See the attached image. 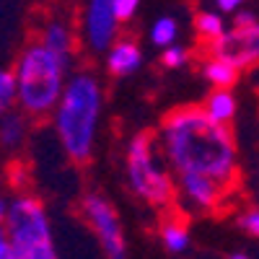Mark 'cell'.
Returning <instances> with one entry per match:
<instances>
[{
	"instance_id": "obj_1",
	"label": "cell",
	"mask_w": 259,
	"mask_h": 259,
	"mask_svg": "<svg viewBox=\"0 0 259 259\" xmlns=\"http://www.w3.org/2000/svg\"><path fill=\"white\" fill-rule=\"evenodd\" d=\"M161 158L177 177H205L226 189L239 179V145L233 130L212 122L202 106L184 104L171 109L153 130Z\"/></svg>"
},
{
	"instance_id": "obj_2",
	"label": "cell",
	"mask_w": 259,
	"mask_h": 259,
	"mask_svg": "<svg viewBox=\"0 0 259 259\" xmlns=\"http://www.w3.org/2000/svg\"><path fill=\"white\" fill-rule=\"evenodd\" d=\"M104 114V83L91 68H75L52 114V130L73 163H89L96 153Z\"/></svg>"
},
{
	"instance_id": "obj_3",
	"label": "cell",
	"mask_w": 259,
	"mask_h": 259,
	"mask_svg": "<svg viewBox=\"0 0 259 259\" xmlns=\"http://www.w3.org/2000/svg\"><path fill=\"white\" fill-rule=\"evenodd\" d=\"M11 70L16 75V109L31 122H45L52 119L75 65L57 57L39 39H29Z\"/></svg>"
},
{
	"instance_id": "obj_4",
	"label": "cell",
	"mask_w": 259,
	"mask_h": 259,
	"mask_svg": "<svg viewBox=\"0 0 259 259\" xmlns=\"http://www.w3.org/2000/svg\"><path fill=\"white\" fill-rule=\"evenodd\" d=\"M124 182L127 189L158 212L177 207V179L161 158L153 133H135L124 148Z\"/></svg>"
},
{
	"instance_id": "obj_5",
	"label": "cell",
	"mask_w": 259,
	"mask_h": 259,
	"mask_svg": "<svg viewBox=\"0 0 259 259\" xmlns=\"http://www.w3.org/2000/svg\"><path fill=\"white\" fill-rule=\"evenodd\" d=\"M3 228L11 239L16 259H60L50 210L34 192L13 194Z\"/></svg>"
},
{
	"instance_id": "obj_6",
	"label": "cell",
	"mask_w": 259,
	"mask_h": 259,
	"mask_svg": "<svg viewBox=\"0 0 259 259\" xmlns=\"http://www.w3.org/2000/svg\"><path fill=\"white\" fill-rule=\"evenodd\" d=\"M78 212L85 228L96 239L104 259H127V239H124L119 210L104 192L99 189L83 192L78 200Z\"/></svg>"
},
{
	"instance_id": "obj_7",
	"label": "cell",
	"mask_w": 259,
	"mask_h": 259,
	"mask_svg": "<svg viewBox=\"0 0 259 259\" xmlns=\"http://www.w3.org/2000/svg\"><path fill=\"white\" fill-rule=\"evenodd\" d=\"M78 34L80 47L89 55L104 57L122 39V24L114 16L112 0H89L78 13Z\"/></svg>"
},
{
	"instance_id": "obj_8",
	"label": "cell",
	"mask_w": 259,
	"mask_h": 259,
	"mask_svg": "<svg viewBox=\"0 0 259 259\" xmlns=\"http://www.w3.org/2000/svg\"><path fill=\"white\" fill-rule=\"evenodd\" d=\"M47 50H52L57 57L68 60L70 65H75L78 60V50H80V34H78V16L62 13V11H52L47 16L39 18L36 26V36Z\"/></svg>"
},
{
	"instance_id": "obj_9",
	"label": "cell",
	"mask_w": 259,
	"mask_h": 259,
	"mask_svg": "<svg viewBox=\"0 0 259 259\" xmlns=\"http://www.w3.org/2000/svg\"><path fill=\"white\" fill-rule=\"evenodd\" d=\"M205 57H218V60H228L231 65H236L239 70H246L251 65L259 62V21L246 29H228L226 36H221L218 41L202 47Z\"/></svg>"
},
{
	"instance_id": "obj_10",
	"label": "cell",
	"mask_w": 259,
	"mask_h": 259,
	"mask_svg": "<svg viewBox=\"0 0 259 259\" xmlns=\"http://www.w3.org/2000/svg\"><path fill=\"white\" fill-rule=\"evenodd\" d=\"M228 192L231 189L205 177H177V207L192 215H210L223 207Z\"/></svg>"
},
{
	"instance_id": "obj_11",
	"label": "cell",
	"mask_w": 259,
	"mask_h": 259,
	"mask_svg": "<svg viewBox=\"0 0 259 259\" xmlns=\"http://www.w3.org/2000/svg\"><path fill=\"white\" fill-rule=\"evenodd\" d=\"M143 68V47L133 36H122L117 45L104 55V70L109 78H127Z\"/></svg>"
},
{
	"instance_id": "obj_12",
	"label": "cell",
	"mask_w": 259,
	"mask_h": 259,
	"mask_svg": "<svg viewBox=\"0 0 259 259\" xmlns=\"http://www.w3.org/2000/svg\"><path fill=\"white\" fill-rule=\"evenodd\" d=\"M31 119L24 117L18 109L8 112L6 117H0V150L3 153H16L26 145L31 135Z\"/></svg>"
},
{
	"instance_id": "obj_13",
	"label": "cell",
	"mask_w": 259,
	"mask_h": 259,
	"mask_svg": "<svg viewBox=\"0 0 259 259\" xmlns=\"http://www.w3.org/2000/svg\"><path fill=\"white\" fill-rule=\"evenodd\" d=\"M200 75L212 85V91H231L236 80H239L241 70L231 65L228 60H218V57H205L200 62Z\"/></svg>"
},
{
	"instance_id": "obj_14",
	"label": "cell",
	"mask_w": 259,
	"mask_h": 259,
	"mask_svg": "<svg viewBox=\"0 0 259 259\" xmlns=\"http://www.w3.org/2000/svg\"><path fill=\"white\" fill-rule=\"evenodd\" d=\"M158 236H161V244L168 254H187L189 246H192V233H189V226L179 218V215H168V218L161 221V228H158Z\"/></svg>"
},
{
	"instance_id": "obj_15",
	"label": "cell",
	"mask_w": 259,
	"mask_h": 259,
	"mask_svg": "<svg viewBox=\"0 0 259 259\" xmlns=\"http://www.w3.org/2000/svg\"><path fill=\"white\" fill-rule=\"evenodd\" d=\"M200 106L212 122L226 124V127H231V122L239 114V101H236L233 91H210Z\"/></svg>"
},
{
	"instance_id": "obj_16",
	"label": "cell",
	"mask_w": 259,
	"mask_h": 259,
	"mask_svg": "<svg viewBox=\"0 0 259 259\" xmlns=\"http://www.w3.org/2000/svg\"><path fill=\"white\" fill-rule=\"evenodd\" d=\"M228 29L231 26H228L226 16H221L215 8H197V11H194V31H197L202 47L218 41L221 36H226Z\"/></svg>"
},
{
	"instance_id": "obj_17",
	"label": "cell",
	"mask_w": 259,
	"mask_h": 259,
	"mask_svg": "<svg viewBox=\"0 0 259 259\" xmlns=\"http://www.w3.org/2000/svg\"><path fill=\"white\" fill-rule=\"evenodd\" d=\"M179 34H182L179 21L174 16H168V13L158 16L153 24H150V31H148L150 41H153L156 47H161V50H168V47L179 45Z\"/></svg>"
},
{
	"instance_id": "obj_18",
	"label": "cell",
	"mask_w": 259,
	"mask_h": 259,
	"mask_svg": "<svg viewBox=\"0 0 259 259\" xmlns=\"http://www.w3.org/2000/svg\"><path fill=\"white\" fill-rule=\"evenodd\" d=\"M16 109V75L11 68H0V117Z\"/></svg>"
},
{
	"instance_id": "obj_19",
	"label": "cell",
	"mask_w": 259,
	"mask_h": 259,
	"mask_svg": "<svg viewBox=\"0 0 259 259\" xmlns=\"http://www.w3.org/2000/svg\"><path fill=\"white\" fill-rule=\"evenodd\" d=\"M189 60H192V52H189V47L182 45V41L161 52V65H163V68H168V70H179V68H184Z\"/></svg>"
},
{
	"instance_id": "obj_20",
	"label": "cell",
	"mask_w": 259,
	"mask_h": 259,
	"mask_svg": "<svg viewBox=\"0 0 259 259\" xmlns=\"http://www.w3.org/2000/svg\"><path fill=\"white\" fill-rule=\"evenodd\" d=\"M236 223H239V228L244 233H249L251 239H259V207H246L244 212H239Z\"/></svg>"
},
{
	"instance_id": "obj_21",
	"label": "cell",
	"mask_w": 259,
	"mask_h": 259,
	"mask_svg": "<svg viewBox=\"0 0 259 259\" xmlns=\"http://www.w3.org/2000/svg\"><path fill=\"white\" fill-rule=\"evenodd\" d=\"M112 6H114V16L119 18V24H130L135 18V13L140 11L138 0H112Z\"/></svg>"
},
{
	"instance_id": "obj_22",
	"label": "cell",
	"mask_w": 259,
	"mask_h": 259,
	"mask_svg": "<svg viewBox=\"0 0 259 259\" xmlns=\"http://www.w3.org/2000/svg\"><path fill=\"white\" fill-rule=\"evenodd\" d=\"M215 11H218L221 16H236V13H239V11H244V6H241V0H215V6H212Z\"/></svg>"
},
{
	"instance_id": "obj_23",
	"label": "cell",
	"mask_w": 259,
	"mask_h": 259,
	"mask_svg": "<svg viewBox=\"0 0 259 259\" xmlns=\"http://www.w3.org/2000/svg\"><path fill=\"white\" fill-rule=\"evenodd\" d=\"M256 21H259V16L244 8V11H239V13H236V16L231 18V26H233V29H246V26L256 24Z\"/></svg>"
},
{
	"instance_id": "obj_24",
	"label": "cell",
	"mask_w": 259,
	"mask_h": 259,
	"mask_svg": "<svg viewBox=\"0 0 259 259\" xmlns=\"http://www.w3.org/2000/svg\"><path fill=\"white\" fill-rule=\"evenodd\" d=\"M8 212H11V197H6V194H0V228L6 226V221H8Z\"/></svg>"
},
{
	"instance_id": "obj_25",
	"label": "cell",
	"mask_w": 259,
	"mask_h": 259,
	"mask_svg": "<svg viewBox=\"0 0 259 259\" xmlns=\"http://www.w3.org/2000/svg\"><path fill=\"white\" fill-rule=\"evenodd\" d=\"M8 251H13L11 249V239H8L6 228H0V254H8Z\"/></svg>"
},
{
	"instance_id": "obj_26",
	"label": "cell",
	"mask_w": 259,
	"mask_h": 259,
	"mask_svg": "<svg viewBox=\"0 0 259 259\" xmlns=\"http://www.w3.org/2000/svg\"><path fill=\"white\" fill-rule=\"evenodd\" d=\"M228 259H254V256L246 251H233V254H228Z\"/></svg>"
},
{
	"instance_id": "obj_27",
	"label": "cell",
	"mask_w": 259,
	"mask_h": 259,
	"mask_svg": "<svg viewBox=\"0 0 259 259\" xmlns=\"http://www.w3.org/2000/svg\"><path fill=\"white\" fill-rule=\"evenodd\" d=\"M0 259H16V254H13V251H8V254H0Z\"/></svg>"
}]
</instances>
